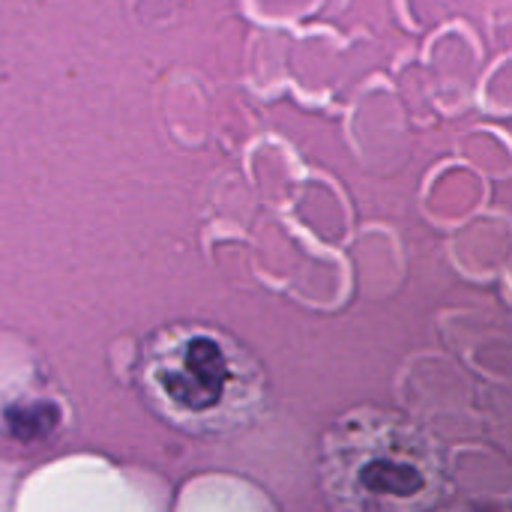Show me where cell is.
I'll return each mask as SVG.
<instances>
[{"label":"cell","instance_id":"6da1fadb","mask_svg":"<svg viewBox=\"0 0 512 512\" xmlns=\"http://www.w3.org/2000/svg\"><path fill=\"white\" fill-rule=\"evenodd\" d=\"M360 486L375 492V495H396V498H414L426 480L414 465L405 462H390V459H375L360 468Z\"/></svg>","mask_w":512,"mask_h":512},{"label":"cell","instance_id":"7a4b0ae2","mask_svg":"<svg viewBox=\"0 0 512 512\" xmlns=\"http://www.w3.org/2000/svg\"><path fill=\"white\" fill-rule=\"evenodd\" d=\"M186 372L219 399L228 384V360H225L219 342H213L207 336H195L186 345Z\"/></svg>","mask_w":512,"mask_h":512},{"label":"cell","instance_id":"3957f363","mask_svg":"<svg viewBox=\"0 0 512 512\" xmlns=\"http://www.w3.org/2000/svg\"><path fill=\"white\" fill-rule=\"evenodd\" d=\"M60 423V411L51 402H27V405H12L6 411V426L15 441L33 444L48 438Z\"/></svg>","mask_w":512,"mask_h":512},{"label":"cell","instance_id":"277c9868","mask_svg":"<svg viewBox=\"0 0 512 512\" xmlns=\"http://www.w3.org/2000/svg\"><path fill=\"white\" fill-rule=\"evenodd\" d=\"M159 384L165 387V393L177 402V405H183V408H189V411H207V408H213L219 399L204 387V384H198L189 372H159Z\"/></svg>","mask_w":512,"mask_h":512}]
</instances>
